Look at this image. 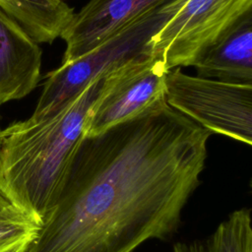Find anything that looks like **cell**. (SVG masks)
Returning a JSON list of instances; mask_svg holds the SVG:
<instances>
[{"label":"cell","mask_w":252,"mask_h":252,"mask_svg":"<svg viewBox=\"0 0 252 252\" xmlns=\"http://www.w3.org/2000/svg\"><path fill=\"white\" fill-rule=\"evenodd\" d=\"M64 1H65V0H64Z\"/></svg>","instance_id":"14"},{"label":"cell","mask_w":252,"mask_h":252,"mask_svg":"<svg viewBox=\"0 0 252 252\" xmlns=\"http://www.w3.org/2000/svg\"><path fill=\"white\" fill-rule=\"evenodd\" d=\"M168 0H90L75 13L61 38L66 49L61 64L76 60L132 21Z\"/></svg>","instance_id":"7"},{"label":"cell","mask_w":252,"mask_h":252,"mask_svg":"<svg viewBox=\"0 0 252 252\" xmlns=\"http://www.w3.org/2000/svg\"><path fill=\"white\" fill-rule=\"evenodd\" d=\"M19 213H22V211L16 208L0 190V217L14 216Z\"/></svg>","instance_id":"12"},{"label":"cell","mask_w":252,"mask_h":252,"mask_svg":"<svg viewBox=\"0 0 252 252\" xmlns=\"http://www.w3.org/2000/svg\"><path fill=\"white\" fill-rule=\"evenodd\" d=\"M252 0H186L149 42L167 70L192 66L246 13Z\"/></svg>","instance_id":"5"},{"label":"cell","mask_w":252,"mask_h":252,"mask_svg":"<svg viewBox=\"0 0 252 252\" xmlns=\"http://www.w3.org/2000/svg\"><path fill=\"white\" fill-rule=\"evenodd\" d=\"M173 252H252V219L248 208L230 213L209 236L178 242Z\"/></svg>","instance_id":"11"},{"label":"cell","mask_w":252,"mask_h":252,"mask_svg":"<svg viewBox=\"0 0 252 252\" xmlns=\"http://www.w3.org/2000/svg\"><path fill=\"white\" fill-rule=\"evenodd\" d=\"M185 1L168 0L154 7L86 54L49 72L31 117L54 113L96 78L130 60L151 56L150 40Z\"/></svg>","instance_id":"3"},{"label":"cell","mask_w":252,"mask_h":252,"mask_svg":"<svg viewBox=\"0 0 252 252\" xmlns=\"http://www.w3.org/2000/svg\"><path fill=\"white\" fill-rule=\"evenodd\" d=\"M168 71L160 59L143 56L107 72L87 117L85 135L100 133L165 100Z\"/></svg>","instance_id":"6"},{"label":"cell","mask_w":252,"mask_h":252,"mask_svg":"<svg viewBox=\"0 0 252 252\" xmlns=\"http://www.w3.org/2000/svg\"><path fill=\"white\" fill-rule=\"evenodd\" d=\"M0 8L37 43L61 36L75 14L64 0H0Z\"/></svg>","instance_id":"10"},{"label":"cell","mask_w":252,"mask_h":252,"mask_svg":"<svg viewBox=\"0 0 252 252\" xmlns=\"http://www.w3.org/2000/svg\"><path fill=\"white\" fill-rule=\"evenodd\" d=\"M211 135L165 100L85 135L26 252H135L166 239L199 186Z\"/></svg>","instance_id":"1"},{"label":"cell","mask_w":252,"mask_h":252,"mask_svg":"<svg viewBox=\"0 0 252 252\" xmlns=\"http://www.w3.org/2000/svg\"><path fill=\"white\" fill-rule=\"evenodd\" d=\"M1 133H2V129H1V126H0V144H1Z\"/></svg>","instance_id":"13"},{"label":"cell","mask_w":252,"mask_h":252,"mask_svg":"<svg viewBox=\"0 0 252 252\" xmlns=\"http://www.w3.org/2000/svg\"><path fill=\"white\" fill-rule=\"evenodd\" d=\"M40 68L38 43L0 8V105L32 93L39 82Z\"/></svg>","instance_id":"8"},{"label":"cell","mask_w":252,"mask_h":252,"mask_svg":"<svg viewBox=\"0 0 252 252\" xmlns=\"http://www.w3.org/2000/svg\"><path fill=\"white\" fill-rule=\"evenodd\" d=\"M104 75L54 113L10 124L1 133L0 190L19 210L41 223L54 205Z\"/></svg>","instance_id":"2"},{"label":"cell","mask_w":252,"mask_h":252,"mask_svg":"<svg viewBox=\"0 0 252 252\" xmlns=\"http://www.w3.org/2000/svg\"><path fill=\"white\" fill-rule=\"evenodd\" d=\"M192 66L200 77L252 84V11L206 49Z\"/></svg>","instance_id":"9"},{"label":"cell","mask_w":252,"mask_h":252,"mask_svg":"<svg viewBox=\"0 0 252 252\" xmlns=\"http://www.w3.org/2000/svg\"><path fill=\"white\" fill-rule=\"evenodd\" d=\"M166 103L209 132L252 144V84L228 83L168 71Z\"/></svg>","instance_id":"4"}]
</instances>
